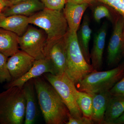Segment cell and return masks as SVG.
<instances>
[{"label": "cell", "mask_w": 124, "mask_h": 124, "mask_svg": "<svg viewBox=\"0 0 124 124\" xmlns=\"http://www.w3.org/2000/svg\"><path fill=\"white\" fill-rule=\"evenodd\" d=\"M33 80L46 124H66L70 112L56 90L43 75Z\"/></svg>", "instance_id": "obj_1"}, {"label": "cell", "mask_w": 124, "mask_h": 124, "mask_svg": "<svg viewBox=\"0 0 124 124\" xmlns=\"http://www.w3.org/2000/svg\"><path fill=\"white\" fill-rule=\"evenodd\" d=\"M26 107L23 87L13 86L0 93V124H23Z\"/></svg>", "instance_id": "obj_2"}, {"label": "cell", "mask_w": 124, "mask_h": 124, "mask_svg": "<svg viewBox=\"0 0 124 124\" xmlns=\"http://www.w3.org/2000/svg\"><path fill=\"white\" fill-rule=\"evenodd\" d=\"M67 63L64 73L75 85L94 70L86 62L81 49L77 32L68 30L65 35Z\"/></svg>", "instance_id": "obj_3"}, {"label": "cell", "mask_w": 124, "mask_h": 124, "mask_svg": "<svg viewBox=\"0 0 124 124\" xmlns=\"http://www.w3.org/2000/svg\"><path fill=\"white\" fill-rule=\"evenodd\" d=\"M124 76V62L114 69L94 71L76 85L79 91L90 94L109 91Z\"/></svg>", "instance_id": "obj_4"}, {"label": "cell", "mask_w": 124, "mask_h": 124, "mask_svg": "<svg viewBox=\"0 0 124 124\" xmlns=\"http://www.w3.org/2000/svg\"><path fill=\"white\" fill-rule=\"evenodd\" d=\"M29 24L43 29L46 33L47 41L64 36L69 30L63 11L45 8L29 17Z\"/></svg>", "instance_id": "obj_5"}, {"label": "cell", "mask_w": 124, "mask_h": 124, "mask_svg": "<svg viewBox=\"0 0 124 124\" xmlns=\"http://www.w3.org/2000/svg\"><path fill=\"white\" fill-rule=\"evenodd\" d=\"M43 76L51 85L66 106L70 115L75 118H79L83 116L76 98L75 84L65 73L59 75L51 73H45Z\"/></svg>", "instance_id": "obj_6"}, {"label": "cell", "mask_w": 124, "mask_h": 124, "mask_svg": "<svg viewBox=\"0 0 124 124\" xmlns=\"http://www.w3.org/2000/svg\"><path fill=\"white\" fill-rule=\"evenodd\" d=\"M47 41V35L43 29L29 25L22 35L19 37L21 50L35 60L45 58V49Z\"/></svg>", "instance_id": "obj_7"}, {"label": "cell", "mask_w": 124, "mask_h": 124, "mask_svg": "<svg viewBox=\"0 0 124 124\" xmlns=\"http://www.w3.org/2000/svg\"><path fill=\"white\" fill-rule=\"evenodd\" d=\"M64 36L47 41L45 47V58L50 60L56 75L64 73L66 66V46Z\"/></svg>", "instance_id": "obj_8"}, {"label": "cell", "mask_w": 124, "mask_h": 124, "mask_svg": "<svg viewBox=\"0 0 124 124\" xmlns=\"http://www.w3.org/2000/svg\"><path fill=\"white\" fill-rule=\"evenodd\" d=\"M124 27V17L118 18L115 23L108 47L107 62L108 66L117 63L122 56L124 43L123 38Z\"/></svg>", "instance_id": "obj_9"}, {"label": "cell", "mask_w": 124, "mask_h": 124, "mask_svg": "<svg viewBox=\"0 0 124 124\" xmlns=\"http://www.w3.org/2000/svg\"><path fill=\"white\" fill-rule=\"evenodd\" d=\"M35 59L22 50H19L8 58L7 65L12 81L25 75L33 66Z\"/></svg>", "instance_id": "obj_10"}, {"label": "cell", "mask_w": 124, "mask_h": 124, "mask_svg": "<svg viewBox=\"0 0 124 124\" xmlns=\"http://www.w3.org/2000/svg\"><path fill=\"white\" fill-rule=\"evenodd\" d=\"M56 75V71L50 60L47 58L35 60L33 66L25 75L17 79L8 82L6 89L14 86L22 88L24 84L31 79L41 76L45 73Z\"/></svg>", "instance_id": "obj_11"}, {"label": "cell", "mask_w": 124, "mask_h": 124, "mask_svg": "<svg viewBox=\"0 0 124 124\" xmlns=\"http://www.w3.org/2000/svg\"><path fill=\"white\" fill-rule=\"evenodd\" d=\"M107 26V23H104L94 35L93 48L90 53L91 65L94 70H99L102 66Z\"/></svg>", "instance_id": "obj_12"}, {"label": "cell", "mask_w": 124, "mask_h": 124, "mask_svg": "<svg viewBox=\"0 0 124 124\" xmlns=\"http://www.w3.org/2000/svg\"><path fill=\"white\" fill-rule=\"evenodd\" d=\"M45 8L40 0H26L7 7L1 12L6 16L18 15L29 17Z\"/></svg>", "instance_id": "obj_13"}, {"label": "cell", "mask_w": 124, "mask_h": 124, "mask_svg": "<svg viewBox=\"0 0 124 124\" xmlns=\"http://www.w3.org/2000/svg\"><path fill=\"white\" fill-rule=\"evenodd\" d=\"M23 88L26 101L24 123L33 124L35 121L38 112L33 79L26 82L23 86Z\"/></svg>", "instance_id": "obj_14"}, {"label": "cell", "mask_w": 124, "mask_h": 124, "mask_svg": "<svg viewBox=\"0 0 124 124\" xmlns=\"http://www.w3.org/2000/svg\"><path fill=\"white\" fill-rule=\"evenodd\" d=\"M89 4H77L67 2L63 9L69 30L77 32L79 28L84 13Z\"/></svg>", "instance_id": "obj_15"}, {"label": "cell", "mask_w": 124, "mask_h": 124, "mask_svg": "<svg viewBox=\"0 0 124 124\" xmlns=\"http://www.w3.org/2000/svg\"><path fill=\"white\" fill-rule=\"evenodd\" d=\"M29 17L15 15L6 16L0 12V28L22 35L29 25Z\"/></svg>", "instance_id": "obj_16"}, {"label": "cell", "mask_w": 124, "mask_h": 124, "mask_svg": "<svg viewBox=\"0 0 124 124\" xmlns=\"http://www.w3.org/2000/svg\"><path fill=\"white\" fill-rule=\"evenodd\" d=\"M91 95L93 96V109L91 119L94 123L103 124L104 115L111 94L108 91Z\"/></svg>", "instance_id": "obj_17"}, {"label": "cell", "mask_w": 124, "mask_h": 124, "mask_svg": "<svg viewBox=\"0 0 124 124\" xmlns=\"http://www.w3.org/2000/svg\"><path fill=\"white\" fill-rule=\"evenodd\" d=\"M19 37L14 32L0 28V53L9 57L18 51Z\"/></svg>", "instance_id": "obj_18"}, {"label": "cell", "mask_w": 124, "mask_h": 124, "mask_svg": "<svg viewBox=\"0 0 124 124\" xmlns=\"http://www.w3.org/2000/svg\"><path fill=\"white\" fill-rule=\"evenodd\" d=\"M77 32L78 43L86 62L90 64L89 43L92 30L90 26L89 19L87 16H85L83 22Z\"/></svg>", "instance_id": "obj_19"}, {"label": "cell", "mask_w": 124, "mask_h": 124, "mask_svg": "<svg viewBox=\"0 0 124 124\" xmlns=\"http://www.w3.org/2000/svg\"><path fill=\"white\" fill-rule=\"evenodd\" d=\"M124 112V97L112 95L108 104L103 124H113Z\"/></svg>", "instance_id": "obj_20"}, {"label": "cell", "mask_w": 124, "mask_h": 124, "mask_svg": "<svg viewBox=\"0 0 124 124\" xmlns=\"http://www.w3.org/2000/svg\"><path fill=\"white\" fill-rule=\"evenodd\" d=\"M77 101L83 116L91 119L93 109V96L88 93L75 90Z\"/></svg>", "instance_id": "obj_21"}, {"label": "cell", "mask_w": 124, "mask_h": 124, "mask_svg": "<svg viewBox=\"0 0 124 124\" xmlns=\"http://www.w3.org/2000/svg\"><path fill=\"white\" fill-rule=\"evenodd\" d=\"M8 57L0 53V83L11 81L12 78L7 67Z\"/></svg>", "instance_id": "obj_22"}, {"label": "cell", "mask_w": 124, "mask_h": 124, "mask_svg": "<svg viewBox=\"0 0 124 124\" xmlns=\"http://www.w3.org/2000/svg\"><path fill=\"white\" fill-rule=\"evenodd\" d=\"M93 17L97 22L100 23L103 18H106L109 20H112L111 16L108 9L106 6H100L94 9L93 12Z\"/></svg>", "instance_id": "obj_23"}, {"label": "cell", "mask_w": 124, "mask_h": 124, "mask_svg": "<svg viewBox=\"0 0 124 124\" xmlns=\"http://www.w3.org/2000/svg\"><path fill=\"white\" fill-rule=\"evenodd\" d=\"M45 8L54 10H62L68 0H40Z\"/></svg>", "instance_id": "obj_24"}, {"label": "cell", "mask_w": 124, "mask_h": 124, "mask_svg": "<svg viewBox=\"0 0 124 124\" xmlns=\"http://www.w3.org/2000/svg\"><path fill=\"white\" fill-rule=\"evenodd\" d=\"M113 8L124 16V0H96Z\"/></svg>", "instance_id": "obj_25"}, {"label": "cell", "mask_w": 124, "mask_h": 124, "mask_svg": "<svg viewBox=\"0 0 124 124\" xmlns=\"http://www.w3.org/2000/svg\"><path fill=\"white\" fill-rule=\"evenodd\" d=\"M109 91L112 96L124 97V76Z\"/></svg>", "instance_id": "obj_26"}, {"label": "cell", "mask_w": 124, "mask_h": 124, "mask_svg": "<svg viewBox=\"0 0 124 124\" xmlns=\"http://www.w3.org/2000/svg\"><path fill=\"white\" fill-rule=\"evenodd\" d=\"M94 124L90 118L83 116L82 117L75 118L69 115L66 124Z\"/></svg>", "instance_id": "obj_27"}, {"label": "cell", "mask_w": 124, "mask_h": 124, "mask_svg": "<svg viewBox=\"0 0 124 124\" xmlns=\"http://www.w3.org/2000/svg\"><path fill=\"white\" fill-rule=\"evenodd\" d=\"M11 6L9 0H0V12H2L4 9Z\"/></svg>", "instance_id": "obj_28"}, {"label": "cell", "mask_w": 124, "mask_h": 124, "mask_svg": "<svg viewBox=\"0 0 124 124\" xmlns=\"http://www.w3.org/2000/svg\"><path fill=\"white\" fill-rule=\"evenodd\" d=\"M95 0H68L67 2L77 4H89Z\"/></svg>", "instance_id": "obj_29"}, {"label": "cell", "mask_w": 124, "mask_h": 124, "mask_svg": "<svg viewBox=\"0 0 124 124\" xmlns=\"http://www.w3.org/2000/svg\"><path fill=\"white\" fill-rule=\"evenodd\" d=\"M124 124V112L117 119L113 122V124Z\"/></svg>", "instance_id": "obj_30"}, {"label": "cell", "mask_w": 124, "mask_h": 124, "mask_svg": "<svg viewBox=\"0 0 124 124\" xmlns=\"http://www.w3.org/2000/svg\"><path fill=\"white\" fill-rule=\"evenodd\" d=\"M10 4L11 5H12L15 4L16 3L18 2H21V1H23L26 0H9Z\"/></svg>", "instance_id": "obj_31"}, {"label": "cell", "mask_w": 124, "mask_h": 124, "mask_svg": "<svg viewBox=\"0 0 124 124\" xmlns=\"http://www.w3.org/2000/svg\"><path fill=\"white\" fill-rule=\"evenodd\" d=\"M122 56H124V43L122 49Z\"/></svg>", "instance_id": "obj_32"}, {"label": "cell", "mask_w": 124, "mask_h": 124, "mask_svg": "<svg viewBox=\"0 0 124 124\" xmlns=\"http://www.w3.org/2000/svg\"><path fill=\"white\" fill-rule=\"evenodd\" d=\"M123 39H124V30H123Z\"/></svg>", "instance_id": "obj_33"}]
</instances>
